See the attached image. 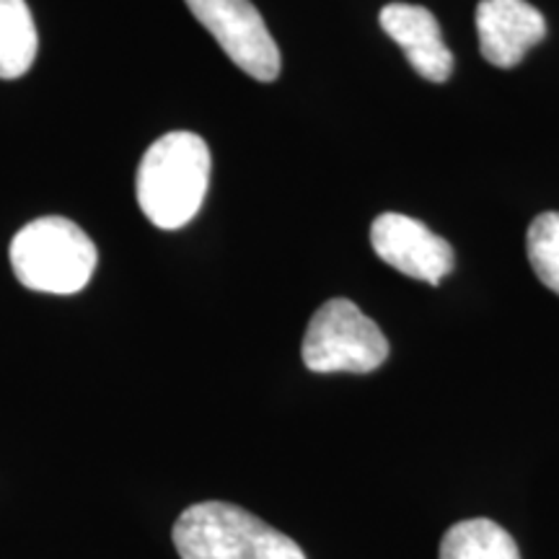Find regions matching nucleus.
<instances>
[{
	"instance_id": "nucleus-1",
	"label": "nucleus",
	"mask_w": 559,
	"mask_h": 559,
	"mask_svg": "<svg viewBox=\"0 0 559 559\" xmlns=\"http://www.w3.org/2000/svg\"><path fill=\"white\" fill-rule=\"evenodd\" d=\"M207 187L210 148L194 132H166L138 166V205L164 230L187 226L200 213Z\"/></svg>"
},
{
	"instance_id": "nucleus-2",
	"label": "nucleus",
	"mask_w": 559,
	"mask_h": 559,
	"mask_svg": "<svg viewBox=\"0 0 559 559\" xmlns=\"http://www.w3.org/2000/svg\"><path fill=\"white\" fill-rule=\"evenodd\" d=\"M181 559H306L290 536L230 502H198L174 523Z\"/></svg>"
},
{
	"instance_id": "nucleus-3",
	"label": "nucleus",
	"mask_w": 559,
	"mask_h": 559,
	"mask_svg": "<svg viewBox=\"0 0 559 559\" xmlns=\"http://www.w3.org/2000/svg\"><path fill=\"white\" fill-rule=\"evenodd\" d=\"M99 251L91 236L62 215L26 223L11 241V267L24 288L73 296L88 285Z\"/></svg>"
},
{
	"instance_id": "nucleus-4",
	"label": "nucleus",
	"mask_w": 559,
	"mask_h": 559,
	"mask_svg": "<svg viewBox=\"0 0 559 559\" xmlns=\"http://www.w3.org/2000/svg\"><path fill=\"white\" fill-rule=\"evenodd\" d=\"M300 355L313 373H370L389 358V340L353 300L332 298L311 317Z\"/></svg>"
},
{
	"instance_id": "nucleus-5",
	"label": "nucleus",
	"mask_w": 559,
	"mask_h": 559,
	"mask_svg": "<svg viewBox=\"0 0 559 559\" xmlns=\"http://www.w3.org/2000/svg\"><path fill=\"white\" fill-rule=\"evenodd\" d=\"M187 5L243 73L262 83L277 79V41L251 0H187Z\"/></svg>"
},
{
	"instance_id": "nucleus-6",
	"label": "nucleus",
	"mask_w": 559,
	"mask_h": 559,
	"mask_svg": "<svg viewBox=\"0 0 559 559\" xmlns=\"http://www.w3.org/2000/svg\"><path fill=\"white\" fill-rule=\"evenodd\" d=\"M370 243L389 267L430 285H438L456 264V254L443 236L402 213L379 215L370 226Z\"/></svg>"
},
{
	"instance_id": "nucleus-7",
	"label": "nucleus",
	"mask_w": 559,
	"mask_h": 559,
	"mask_svg": "<svg viewBox=\"0 0 559 559\" xmlns=\"http://www.w3.org/2000/svg\"><path fill=\"white\" fill-rule=\"evenodd\" d=\"M474 21L479 50L495 68H515L547 34L542 11L526 0H481Z\"/></svg>"
},
{
	"instance_id": "nucleus-8",
	"label": "nucleus",
	"mask_w": 559,
	"mask_h": 559,
	"mask_svg": "<svg viewBox=\"0 0 559 559\" xmlns=\"http://www.w3.org/2000/svg\"><path fill=\"white\" fill-rule=\"evenodd\" d=\"M381 29L402 47L404 58L425 81H449L453 55L440 34L438 19L428 9L412 3L383 5Z\"/></svg>"
},
{
	"instance_id": "nucleus-9",
	"label": "nucleus",
	"mask_w": 559,
	"mask_h": 559,
	"mask_svg": "<svg viewBox=\"0 0 559 559\" xmlns=\"http://www.w3.org/2000/svg\"><path fill=\"white\" fill-rule=\"evenodd\" d=\"M37 50L39 34L26 0H0V79H21Z\"/></svg>"
},
{
	"instance_id": "nucleus-10",
	"label": "nucleus",
	"mask_w": 559,
	"mask_h": 559,
	"mask_svg": "<svg viewBox=\"0 0 559 559\" xmlns=\"http://www.w3.org/2000/svg\"><path fill=\"white\" fill-rule=\"evenodd\" d=\"M440 559H521L513 536L489 519L461 521L445 531Z\"/></svg>"
},
{
	"instance_id": "nucleus-11",
	"label": "nucleus",
	"mask_w": 559,
	"mask_h": 559,
	"mask_svg": "<svg viewBox=\"0 0 559 559\" xmlns=\"http://www.w3.org/2000/svg\"><path fill=\"white\" fill-rule=\"evenodd\" d=\"M526 251L536 277L559 296V213H542L531 221Z\"/></svg>"
}]
</instances>
